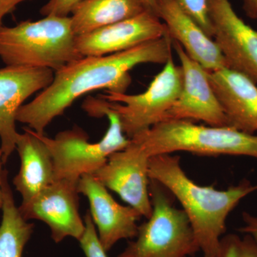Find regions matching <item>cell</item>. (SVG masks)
<instances>
[{"mask_svg":"<svg viewBox=\"0 0 257 257\" xmlns=\"http://www.w3.org/2000/svg\"><path fill=\"white\" fill-rule=\"evenodd\" d=\"M172 48L167 32L160 39L130 50L74 61L55 72L50 85L20 108L17 121L45 135L48 125L80 96L97 89L126 93L132 82V69L142 64H165L172 57Z\"/></svg>","mask_w":257,"mask_h":257,"instance_id":"obj_1","label":"cell"},{"mask_svg":"<svg viewBox=\"0 0 257 257\" xmlns=\"http://www.w3.org/2000/svg\"><path fill=\"white\" fill-rule=\"evenodd\" d=\"M149 176L180 203L204 256L215 257L228 216L243 198L257 190V184L246 179L225 190L199 185L186 175L180 157L172 154L150 157Z\"/></svg>","mask_w":257,"mask_h":257,"instance_id":"obj_2","label":"cell"},{"mask_svg":"<svg viewBox=\"0 0 257 257\" xmlns=\"http://www.w3.org/2000/svg\"><path fill=\"white\" fill-rule=\"evenodd\" d=\"M69 17L46 16L0 28V60L6 66L60 70L82 58Z\"/></svg>","mask_w":257,"mask_h":257,"instance_id":"obj_3","label":"cell"},{"mask_svg":"<svg viewBox=\"0 0 257 257\" xmlns=\"http://www.w3.org/2000/svg\"><path fill=\"white\" fill-rule=\"evenodd\" d=\"M82 107L89 116H106L109 119V128L100 141L89 143L87 134L77 126L60 132L54 138L35 133L50 152L55 181L66 179L78 182L83 175H93L110 155L130 144V139L123 133L119 116L108 106L107 101L100 97H89Z\"/></svg>","mask_w":257,"mask_h":257,"instance_id":"obj_4","label":"cell"},{"mask_svg":"<svg viewBox=\"0 0 257 257\" xmlns=\"http://www.w3.org/2000/svg\"><path fill=\"white\" fill-rule=\"evenodd\" d=\"M130 140L150 157L188 152L204 156L235 155L257 159V135L229 126H204L187 120H164Z\"/></svg>","mask_w":257,"mask_h":257,"instance_id":"obj_5","label":"cell"},{"mask_svg":"<svg viewBox=\"0 0 257 257\" xmlns=\"http://www.w3.org/2000/svg\"><path fill=\"white\" fill-rule=\"evenodd\" d=\"M150 194L151 216L118 257H187L200 251L187 214L174 205L170 192L150 179Z\"/></svg>","mask_w":257,"mask_h":257,"instance_id":"obj_6","label":"cell"},{"mask_svg":"<svg viewBox=\"0 0 257 257\" xmlns=\"http://www.w3.org/2000/svg\"><path fill=\"white\" fill-rule=\"evenodd\" d=\"M183 84L181 67L170 57L145 92L128 94L105 91L99 97L119 116L123 133L128 139L164 121L180 95Z\"/></svg>","mask_w":257,"mask_h":257,"instance_id":"obj_7","label":"cell"},{"mask_svg":"<svg viewBox=\"0 0 257 257\" xmlns=\"http://www.w3.org/2000/svg\"><path fill=\"white\" fill-rule=\"evenodd\" d=\"M150 159L141 147L130 140L127 147L113 153L106 163L92 175L146 219L152 212Z\"/></svg>","mask_w":257,"mask_h":257,"instance_id":"obj_8","label":"cell"},{"mask_svg":"<svg viewBox=\"0 0 257 257\" xmlns=\"http://www.w3.org/2000/svg\"><path fill=\"white\" fill-rule=\"evenodd\" d=\"M78 182L66 179L55 180L19 210L26 220L43 221L50 229L56 243L67 237H82L85 224L79 211Z\"/></svg>","mask_w":257,"mask_h":257,"instance_id":"obj_9","label":"cell"},{"mask_svg":"<svg viewBox=\"0 0 257 257\" xmlns=\"http://www.w3.org/2000/svg\"><path fill=\"white\" fill-rule=\"evenodd\" d=\"M172 46L181 62L183 84L180 95L166 114L165 120H195L209 126H229L207 71L191 58L178 42L172 40Z\"/></svg>","mask_w":257,"mask_h":257,"instance_id":"obj_10","label":"cell"},{"mask_svg":"<svg viewBox=\"0 0 257 257\" xmlns=\"http://www.w3.org/2000/svg\"><path fill=\"white\" fill-rule=\"evenodd\" d=\"M214 39L228 68L257 84V31L235 13L229 0H209Z\"/></svg>","mask_w":257,"mask_h":257,"instance_id":"obj_11","label":"cell"},{"mask_svg":"<svg viewBox=\"0 0 257 257\" xmlns=\"http://www.w3.org/2000/svg\"><path fill=\"white\" fill-rule=\"evenodd\" d=\"M52 69L6 66L0 68V146L3 162H8L16 147L19 133L16 116L24 102L52 82Z\"/></svg>","mask_w":257,"mask_h":257,"instance_id":"obj_12","label":"cell"},{"mask_svg":"<svg viewBox=\"0 0 257 257\" xmlns=\"http://www.w3.org/2000/svg\"><path fill=\"white\" fill-rule=\"evenodd\" d=\"M167 29L156 13L141 14L76 36V47L82 57H101L134 48L165 36Z\"/></svg>","mask_w":257,"mask_h":257,"instance_id":"obj_13","label":"cell"},{"mask_svg":"<svg viewBox=\"0 0 257 257\" xmlns=\"http://www.w3.org/2000/svg\"><path fill=\"white\" fill-rule=\"evenodd\" d=\"M77 191L87 198L89 214L106 252L120 240L136 237L138 221L143 216L135 208L119 204L92 175H83L79 179Z\"/></svg>","mask_w":257,"mask_h":257,"instance_id":"obj_14","label":"cell"},{"mask_svg":"<svg viewBox=\"0 0 257 257\" xmlns=\"http://www.w3.org/2000/svg\"><path fill=\"white\" fill-rule=\"evenodd\" d=\"M156 13L170 38L182 45L189 57L207 72L228 67L214 39L208 36L177 0H156Z\"/></svg>","mask_w":257,"mask_h":257,"instance_id":"obj_15","label":"cell"},{"mask_svg":"<svg viewBox=\"0 0 257 257\" xmlns=\"http://www.w3.org/2000/svg\"><path fill=\"white\" fill-rule=\"evenodd\" d=\"M208 74L229 126L255 135L257 132V84L228 67L208 72Z\"/></svg>","mask_w":257,"mask_h":257,"instance_id":"obj_16","label":"cell"},{"mask_svg":"<svg viewBox=\"0 0 257 257\" xmlns=\"http://www.w3.org/2000/svg\"><path fill=\"white\" fill-rule=\"evenodd\" d=\"M23 130V133L19 134L15 147L20 168L13 184L21 195L22 204H26L55 182V172L53 160L45 144L31 128Z\"/></svg>","mask_w":257,"mask_h":257,"instance_id":"obj_17","label":"cell"},{"mask_svg":"<svg viewBox=\"0 0 257 257\" xmlns=\"http://www.w3.org/2000/svg\"><path fill=\"white\" fill-rule=\"evenodd\" d=\"M143 0H84L71 15L75 36L84 35L141 14Z\"/></svg>","mask_w":257,"mask_h":257,"instance_id":"obj_18","label":"cell"},{"mask_svg":"<svg viewBox=\"0 0 257 257\" xmlns=\"http://www.w3.org/2000/svg\"><path fill=\"white\" fill-rule=\"evenodd\" d=\"M3 218L0 224V257H23L35 225L29 223L15 204L14 196L5 170L3 183Z\"/></svg>","mask_w":257,"mask_h":257,"instance_id":"obj_19","label":"cell"},{"mask_svg":"<svg viewBox=\"0 0 257 257\" xmlns=\"http://www.w3.org/2000/svg\"><path fill=\"white\" fill-rule=\"evenodd\" d=\"M215 257H257V240L249 234L226 235L221 237Z\"/></svg>","mask_w":257,"mask_h":257,"instance_id":"obj_20","label":"cell"},{"mask_svg":"<svg viewBox=\"0 0 257 257\" xmlns=\"http://www.w3.org/2000/svg\"><path fill=\"white\" fill-rule=\"evenodd\" d=\"M177 3L205 32L213 38L214 28L209 17V0H177Z\"/></svg>","mask_w":257,"mask_h":257,"instance_id":"obj_21","label":"cell"},{"mask_svg":"<svg viewBox=\"0 0 257 257\" xmlns=\"http://www.w3.org/2000/svg\"><path fill=\"white\" fill-rule=\"evenodd\" d=\"M85 229L79 240V245L86 257H107L106 251L101 246L95 226L89 211L84 217Z\"/></svg>","mask_w":257,"mask_h":257,"instance_id":"obj_22","label":"cell"},{"mask_svg":"<svg viewBox=\"0 0 257 257\" xmlns=\"http://www.w3.org/2000/svg\"><path fill=\"white\" fill-rule=\"evenodd\" d=\"M84 0H49L40 10L43 16L69 17Z\"/></svg>","mask_w":257,"mask_h":257,"instance_id":"obj_23","label":"cell"},{"mask_svg":"<svg viewBox=\"0 0 257 257\" xmlns=\"http://www.w3.org/2000/svg\"><path fill=\"white\" fill-rule=\"evenodd\" d=\"M244 225L238 229L240 232L249 234L257 240V217L248 212H243L242 214Z\"/></svg>","mask_w":257,"mask_h":257,"instance_id":"obj_24","label":"cell"},{"mask_svg":"<svg viewBox=\"0 0 257 257\" xmlns=\"http://www.w3.org/2000/svg\"><path fill=\"white\" fill-rule=\"evenodd\" d=\"M30 0H0V28L3 26V19L16 10L17 7L24 2Z\"/></svg>","mask_w":257,"mask_h":257,"instance_id":"obj_25","label":"cell"},{"mask_svg":"<svg viewBox=\"0 0 257 257\" xmlns=\"http://www.w3.org/2000/svg\"><path fill=\"white\" fill-rule=\"evenodd\" d=\"M243 8L249 18H257V0H243Z\"/></svg>","mask_w":257,"mask_h":257,"instance_id":"obj_26","label":"cell"},{"mask_svg":"<svg viewBox=\"0 0 257 257\" xmlns=\"http://www.w3.org/2000/svg\"><path fill=\"white\" fill-rule=\"evenodd\" d=\"M3 152L2 150L1 146H0V209L3 207V178H4L5 170H3V166L5 165L3 162Z\"/></svg>","mask_w":257,"mask_h":257,"instance_id":"obj_27","label":"cell"},{"mask_svg":"<svg viewBox=\"0 0 257 257\" xmlns=\"http://www.w3.org/2000/svg\"><path fill=\"white\" fill-rule=\"evenodd\" d=\"M143 2L147 9L156 13V0H143Z\"/></svg>","mask_w":257,"mask_h":257,"instance_id":"obj_28","label":"cell"},{"mask_svg":"<svg viewBox=\"0 0 257 257\" xmlns=\"http://www.w3.org/2000/svg\"><path fill=\"white\" fill-rule=\"evenodd\" d=\"M204 257H209V256H204Z\"/></svg>","mask_w":257,"mask_h":257,"instance_id":"obj_29","label":"cell"}]
</instances>
